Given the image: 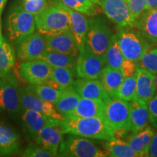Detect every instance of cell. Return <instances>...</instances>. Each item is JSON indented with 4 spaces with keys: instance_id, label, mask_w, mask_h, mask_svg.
Masks as SVG:
<instances>
[{
    "instance_id": "15",
    "label": "cell",
    "mask_w": 157,
    "mask_h": 157,
    "mask_svg": "<svg viewBox=\"0 0 157 157\" xmlns=\"http://www.w3.org/2000/svg\"><path fill=\"white\" fill-rule=\"evenodd\" d=\"M46 50L55 51L77 57L80 51L71 29L56 35H47Z\"/></svg>"
},
{
    "instance_id": "8",
    "label": "cell",
    "mask_w": 157,
    "mask_h": 157,
    "mask_svg": "<svg viewBox=\"0 0 157 157\" xmlns=\"http://www.w3.org/2000/svg\"><path fill=\"white\" fill-rule=\"evenodd\" d=\"M0 87V111H6L10 115H16L22 106L20 98V87L17 78L9 74L2 78Z\"/></svg>"
},
{
    "instance_id": "30",
    "label": "cell",
    "mask_w": 157,
    "mask_h": 157,
    "mask_svg": "<svg viewBox=\"0 0 157 157\" xmlns=\"http://www.w3.org/2000/svg\"><path fill=\"white\" fill-rule=\"evenodd\" d=\"M105 66L121 69V66L124 60V56L121 52L117 34L113 35L109 48L105 56Z\"/></svg>"
},
{
    "instance_id": "24",
    "label": "cell",
    "mask_w": 157,
    "mask_h": 157,
    "mask_svg": "<svg viewBox=\"0 0 157 157\" xmlns=\"http://www.w3.org/2000/svg\"><path fill=\"white\" fill-rule=\"evenodd\" d=\"M124 76L121 69L105 66L102 71L99 80L104 89L111 98H117V95Z\"/></svg>"
},
{
    "instance_id": "14",
    "label": "cell",
    "mask_w": 157,
    "mask_h": 157,
    "mask_svg": "<svg viewBox=\"0 0 157 157\" xmlns=\"http://www.w3.org/2000/svg\"><path fill=\"white\" fill-rule=\"evenodd\" d=\"M20 98L23 109L39 111L49 118L59 120L65 118L57 111L54 103L42 100L28 87L20 88Z\"/></svg>"
},
{
    "instance_id": "25",
    "label": "cell",
    "mask_w": 157,
    "mask_h": 157,
    "mask_svg": "<svg viewBox=\"0 0 157 157\" xmlns=\"http://www.w3.org/2000/svg\"><path fill=\"white\" fill-rule=\"evenodd\" d=\"M81 98L74 86L66 88L63 90L60 97L54 104L55 107L60 114L67 117L76 109Z\"/></svg>"
},
{
    "instance_id": "21",
    "label": "cell",
    "mask_w": 157,
    "mask_h": 157,
    "mask_svg": "<svg viewBox=\"0 0 157 157\" xmlns=\"http://www.w3.org/2000/svg\"><path fill=\"white\" fill-rule=\"evenodd\" d=\"M105 101L81 98L76 109L67 117H101L103 119Z\"/></svg>"
},
{
    "instance_id": "1",
    "label": "cell",
    "mask_w": 157,
    "mask_h": 157,
    "mask_svg": "<svg viewBox=\"0 0 157 157\" xmlns=\"http://www.w3.org/2000/svg\"><path fill=\"white\" fill-rule=\"evenodd\" d=\"M35 16L37 31L47 35H56L71 29L70 13L60 0L49 2Z\"/></svg>"
},
{
    "instance_id": "33",
    "label": "cell",
    "mask_w": 157,
    "mask_h": 157,
    "mask_svg": "<svg viewBox=\"0 0 157 157\" xmlns=\"http://www.w3.org/2000/svg\"><path fill=\"white\" fill-rule=\"evenodd\" d=\"M68 8L78 11L82 14L93 16L96 13L95 4L92 0H60Z\"/></svg>"
},
{
    "instance_id": "12",
    "label": "cell",
    "mask_w": 157,
    "mask_h": 157,
    "mask_svg": "<svg viewBox=\"0 0 157 157\" xmlns=\"http://www.w3.org/2000/svg\"><path fill=\"white\" fill-rule=\"evenodd\" d=\"M60 121L49 118L44 127L34 138L36 143L47 150L50 151L56 156H58L59 148L64 134Z\"/></svg>"
},
{
    "instance_id": "38",
    "label": "cell",
    "mask_w": 157,
    "mask_h": 157,
    "mask_svg": "<svg viewBox=\"0 0 157 157\" xmlns=\"http://www.w3.org/2000/svg\"><path fill=\"white\" fill-rule=\"evenodd\" d=\"M126 1L135 21L138 19L145 11L147 10L146 0H126Z\"/></svg>"
},
{
    "instance_id": "22",
    "label": "cell",
    "mask_w": 157,
    "mask_h": 157,
    "mask_svg": "<svg viewBox=\"0 0 157 157\" xmlns=\"http://www.w3.org/2000/svg\"><path fill=\"white\" fill-rule=\"evenodd\" d=\"M155 133L151 127H146L140 132L132 134L127 143L137 156H148L149 146Z\"/></svg>"
},
{
    "instance_id": "47",
    "label": "cell",
    "mask_w": 157,
    "mask_h": 157,
    "mask_svg": "<svg viewBox=\"0 0 157 157\" xmlns=\"http://www.w3.org/2000/svg\"><path fill=\"white\" fill-rule=\"evenodd\" d=\"M2 80L0 79V87H1V85H2Z\"/></svg>"
},
{
    "instance_id": "4",
    "label": "cell",
    "mask_w": 157,
    "mask_h": 157,
    "mask_svg": "<svg viewBox=\"0 0 157 157\" xmlns=\"http://www.w3.org/2000/svg\"><path fill=\"white\" fill-rule=\"evenodd\" d=\"M112 36L111 29L103 17H90L88 19L85 47L90 50L105 58Z\"/></svg>"
},
{
    "instance_id": "11",
    "label": "cell",
    "mask_w": 157,
    "mask_h": 157,
    "mask_svg": "<svg viewBox=\"0 0 157 157\" xmlns=\"http://www.w3.org/2000/svg\"><path fill=\"white\" fill-rule=\"evenodd\" d=\"M18 73L24 81L30 84H45L52 77V66L42 59L23 61L20 64Z\"/></svg>"
},
{
    "instance_id": "26",
    "label": "cell",
    "mask_w": 157,
    "mask_h": 157,
    "mask_svg": "<svg viewBox=\"0 0 157 157\" xmlns=\"http://www.w3.org/2000/svg\"><path fill=\"white\" fill-rule=\"evenodd\" d=\"M48 119L49 117L43 113L29 109L24 110L22 115L23 124L33 138H34V137L44 127L48 122Z\"/></svg>"
},
{
    "instance_id": "13",
    "label": "cell",
    "mask_w": 157,
    "mask_h": 157,
    "mask_svg": "<svg viewBox=\"0 0 157 157\" xmlns=\"http://www.w3.org/2000/svg\"><path fill=\"white\" fill-rule=\"evenodd\" d=\"M17 56L20 60L29 61L39 58L46 50V37L34 32L17 41Z\"/></svg>"
},
{
    "instance_id": "43",
    "label": "cell",
    "mask_w": 157,
    "mask_h": 157,
    "mask_svg": "<svg viewBox=\"0 0 157 157\" xmlns=\"http://www.w3.org/2000/svg\"><path fill=\"white\" fill-rule=\"evenodd\" d=\"M7 0H0V15H1L2 13L4 7Z\"/></svg>"
},
{
    "instance_id": "46",
    "label": "cell",
    "mask_w": 157,
    "mask_h": 157,
    "mask_svg": "<svg viewBox=\"0 0 157 157\" xmlns=\"http://www.w3.org/2000/svg\"><path fill=\"white\" fill-rule=\"evenodd\" d=\"M154 77H155V82H156V87L157 90V74H154Z\"/></svg>"
},
{
    "instance_id": "17",
    "label": "cell",
    "mask_w": 157,
    "mask_h": 157,
    "mask_svg": "<svg viewBox=\"0 0 157 157\" xmlns=\"http://www.w3.org/2000/svg\"><path fill=\"white\" fill-rule=\"evenodd\" d=\"M134 27L149 44L157 42V9L145 11L135 21Z\"/></svg>"
},
{
    "instance_id": "9",
    "label": "cell",
    "mask_w": 157,
    "mask_h": 157,
    "mask_svg": "<svg viewBox=\"0 0 157 157\" xmlns=\"http://www.w3.org/2000/svg\"><path fill=\"white\" fill-rule=\"evenodd\" d=\"M105 66V58L95 54L85 47L77 56L76 72L78 78L99 79Z\"/></svg>"
},
{
    "instance_id": "44",
    "label": "cell",
    "mask_w": 157,
    "mask_h": 157,
    "mask_svg": "<svg viewBox=\"0 0 157 157\" xmlns=\"http://www.w3.org/2000/svg\"><path fill=\"white\" fill-rule=\"evenodd\" d=\"M4 38L2 34V24H1V15H0V41L3 40Z\"/></svg>"
},
{
    "instance_id": "32",
    "label": "cell",
    "mask_w": 157,
    "mask_h": 157,
    "mask_svg": "<svg viewBox=\"0 0 157 157\" xmlns=\"http://www.w3.org/2000/svg\"><path fill=\"white\" fill-rule=\"evenodd\" d=\"M52 78L61 90L72 87L74 84V70L64 67H52Z\"/></svg>"
},
{
    "instance_id": "27",
    "label": "cell",
    "mask_w": 157,
    "mask_h": 157,
    "mask_svg": "<svg viewBox=\"0 0 157 157\" xmlns=\"http://www.w3.org/2000/svg\"><path fill=\"white\" fill-rule=\"evenodd\" d=\"M39 59L44 60L52 67H64L74 70V68H76L77 57L62 53V52L45 50L39 57Z\"/></svg>"
},
{
    "instance_id": "23",
    "label": "cell",
    "mask_w": 157,
    "mask_h": 157,
    "mask_svg": "<svg viewBox=\"0 0 157 157\" xmlns=\"http://www.w3.org/2000/svg\"><path fill=\"white\" fill-rule=\"evenodd\" d=\"M68 10L70 13L71 31L81 52L85 48L86 36L88 30V19L79 12L70 8H68Z\"/></svg>"
},
{
    "instance_id": "20",
    "label": "cell",
    "mask_w": 157,
    "mask_h": 157,
    "mask_svg": "<svg viewBox=\"0 0 157 157\" xmlns=\"http://www.w3.org/2000/svg\"><path fill=\"white\" fill-rule=\"evenodd\" d=\"M20 149L19 135L13 127L0 122V155L11 156Z\"/></svg>"
},
{
    "instance_id": "29",
    "label": "cell",
    "mask_w": 157,
    "mask_h": 157,
    "mask_svg": "<svg viewBox=\"0 0 157 157\" xmlns=\"http://www.w3.org/2000/svg\"><path fill=\"white\" fill-rule=\"evenodd\" d=\"M104 148L107 156L111 157H136L137 155L132 150L126 141L121 139L106 140Z\"/></svg>"
},
{
    "instance_id": "45",
    "label": "cell",
    "mask_w": 157,
    "mask_h": 157,
    "mask_svg": "<svg viewBox=\"0 0 157 157\" xmlns=\"http://www.w3.org/2000/svg\"><path fill=\"white\" fill-rule=\"evenodd\" d=\"M92 1H93L95 5H99V3L101 2L102 0H92Z\"/></svg>"
},
{
    "instance_id": "31",
    "label": "cell",
    "mask_w": 157,
    "mask_h": 157,
    "mask_svg": "<svg viewBox=\"0 0 157 157\" xmlns=\"http://www.w3.org/2000/svg\"><path fill=\"white\" fill-rule=\"evenodd\" d=\"M33 93L42 98L45 101L51 102L52 103H56L57 101L60 97L63 90H58L56 88L51 87L48 84H29L27 86Z\"/></svg>"
},
{
    "instance_id": "41",
    "label": "cell",
    "mask_w": 157,
    "mask_h": 157,
    "mask_svg": "<svg viewBox=\"0 0 157 157\" xmlns=\"http://www.w3.org/2000/svg\"><path fill=\"white\" fill-rule=\"evenodd\" d=\"M148 156L157 157V132L153 137L148 149Z\"/></svg>"
},
{
    "instance_id": "3",
    "label": "cell",
    "mask_w": 157,
    "mask_h": 157,
    "mask_svg": "<svg viewBox=\"0 0 157 157\" xmlns=\"http://www.w3.org/2000/svg\"><path fill=\"white\" fill-rule=\"evenodd\" d=\"M60 156L68 157H104L105 151L99 148L87 137L68 134L63 137L59 148Z\"/></svg>"
},
{
    "instance_id": "16",
    "label": "cell",
    "mask_w": 157,
    "mask_h": 157,
    "mask_svg": "<svg viewBox=\"0 0 157 157\" xmlns=\"http://www.w3.org/2000/svg\"><path fill=\"white\" fill-rule=\"evenodd\" d=\"M156 87L154 74L138 67L136 73V90L134 99L148 103L155 95Z\"/></svg>"
},
{
    "instance_id": "36",
    "label": "cell",
    "mask_w": 157,
    "mask_h": 157,
    "mask_svg": "<svg viewBox=\"0 0 157 157\" xmlns=\"http://www.w3.org/2000/svg\"><path fill=\"white\" fill-rule=\"evenodd\" d=\"M22 156L25 157H52L56 156V155L37 143H31L25 148Z\"/></svg>"
},
{
    "instance_id": "10",
    "label": "cell",
    "mask_w": 157,
    "mask_h": 157,
    "mask_svg": "<svg viewBox=\"0 0 157 157\" xmlns=\"http://www.w3.org/2000/svg\"><path fill=\"white\" fill-rule=\"evenodd\" d=\"M99 5L108 18L119 28L134 27L135 20L126 0H102Z\"/></svg>"
},
{
    "instance_id": "28",
    "label": "cell",
    "mask_w": 157,
    "mask_h": 157,
    "mask_svg": "<svg viewBox=\"0 0 157 157\" xmlns=\"http://www.w3.org/2000/svg\"><path fill=\"white\" fill-rule=\"evenodd\" d=\"M15 63V53L13 46L5 40L0 41V78L10 74Z\"/></svg>"
},
{
    "instance_id": "6",
    "label": "cell",
    "mask_w": 157,
    "mask_h": 157,
    "mask_svg": "<svg viewBox=\"0 0 157 157\" xmlns=\"http://www.w3.org/2000/svg\"><path fill=\"white\" fill-rule=\"evenodd\" d=\"M129 27L117 34L118 42L125 59L137 63L143 55L150 49V44L142 36L138 31Z\"/></svg>"
},
{
    "instance_id": "35",
    "label": "cell",
    "mask_w": 157,
    "mask_h": 157,
    "mask_svg": "<svg viewBox=\"0 0 157 157\" xmlns=\"http://www.w3.org/2000/svg\"><path fill=\"white\" fill-rule=\"evenodd\" d=\"M137 66L144 68L152 74H157V47L149 49L137 63Z\"/></svg>"
},
{
    "instance_id": "19",
    "label": "cell",
    "mask_w": 157,
    "mask_h": 157,
    "mask_svg": "<svg viewBox=\"0 0 157 157\" xmlns=\"http://www.w3.org/2000/svg\"><path fill=\"white\" fill-rule=\"evenodd\" d=\"M149 121L150 119L147 103L135 99L131 101L129 129L132 134H135L144 129Z\"/></svg>"
},
{
    "instance_id": "37",
    "label": "cell",
    "mask_w": 157,
    "mask_h": 157,
    "mask_svg": "<svg viewBox=\"0 0 157 157\" xmlns=\"http://www.w3.org/2000/svg\"><path fill=\"white\" fill-rule=\"evenodd\" d=\"M49 0H22V7L34 15L40 13L49 3Z\"/></svg>"
},
{
    "instance_id": "34",
    "label": "cell",
    "mask_w": 157,
    "mask_h": 157,
    "mask_svg": "<svg viewBox=\"0 0 157 157\" xmlns=\"http://www.w3.org/2000/svg\"><path fill=\"white\" fill-rule=\"evenodd\" d=\"M136 90V74L132 76L124 77L117 95V98L126 101L134 99Z\"/></svg>"
},
{
    "instance_id": "42",
    "label": "cell",
    "mask_w": 157,
    "mask_h": 157,
    "mask_svg": "<svg viewBox=\"0 0 157 157\" xmlns=\"http://www.w3.org/2000/svg\"><path fill=\"white\" fill-rule=\"evenodd\" d=\"M147 5V10L157 9V0H146Z\"/></svg>"
},
{
    "instance_id": "39",
    "label": "cell",
    "mask_w": 157,
    "mask_h": 157,
    "mask_svg": "<svg viewBox=\"0 0 157 157\" xmlns=\"http://www.w3.org/2000/svg\"><path fill=\"white\" fill-rule=\"evenodd\" d=\"M149 119L152 126L157 129V95H155L147 103Z\"/></svg>"
},
{
    "instance_id": "2",
    "label": "cell",
    "mask_w": 157,
    "mask_h": 157,
    "mask_svg": "<svg viewBox=\"0 0 157 157\" xmlns=\"http://www.w3.org/2000/svg\"><path fill=\"white\" fill-rule=\"evenodd\" d=\"M60 122L64 134L103 140L115 139L113 130L103 118L65 117Z\"/></svg>"
},
{
    "instance_id": "18",
    "label": "cell",
    "mask_w": 157,
    "mask_h": 157,
    "mask_svg": "<svg viewBox=\"0 0 157 157\" xmlns=\"http://www.w3.org/2000/svg\"><path fill=\"white\" fill-rule=\"evenodd\" d=\"M73 86L82 98L102 100L103 101L110 98L99 79L78 78L74 80Z\"/></svg>"
},
{
    "instance_id": "5",
    "label": "cell",
    "mask_w": 157,
    "mask_h": 157,
    "mask_svg": "<svg viewBox=\"0 0 157 157\" xmlns=\"http://www.w3.org/2000/svg\"><path fill=\"white\" fill-rule=\"evenodd\" d=\"M7 29L9 39L13 42H17L36 30L35 16L25 10L23 7H15L7 17Z\"/></svg>"
},
{
    "instance_id": "40",
    "label": "cell",
    "mask_w": 157,
    "mask_h": 157,
    "mask_svg": "<svg viewBox=\"0 0 157 157\" xmlns=\"http://www.w3.org/2000/svg\"><path fill=\"white\" fill-rule=\"evenodd\" d=\"M137 68L138 66L136 62L128 59H124L121 66V70L124 77H129L134 76L137 73Z\"/></svg>"
},
{
    "instance_id": "7",
    "label": "cell",
    "mask_w": 157,
    "mask_h": 157,
    "mask_svg": "<svg viewBox=\"0 0 157 157\" xmlns=\"http://www.w3.org/2000/svg\"><path fill=\"white\" fill-rule=\"evenodd\" d=\"M103 119L112 130L122 127L130 130V102L118 98H108L105 101Z\"/></svg>"
}]
</instances>
